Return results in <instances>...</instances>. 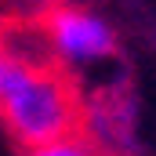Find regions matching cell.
Wrapping results in <instances>:
<instances>
[{
  "instance_id": "1",
  "label": "cell",
  "mask_w": 156,
  "mask_h": 156,
  "mask_svg": "<svg viewBox=\"0 0 156 156\" xmlns=\"http://www.w3.org/2000/svg\"><path fill=\"white\" fill-rule=\"evenodd\" d=\"M0 120L22 149H37L76 131V98L55 69L11 55L0 76Z\"/></svg>"
},
{
  "instance_id": "2",
  "label": "cell",
  "mask_w": 156,
  "mask_h": 156,
  "mask_svg": "<svg viewBox=\"0 0 156 156\" xmlns=\"http://www.w3.org/2000/svg\"><path fill=\"white\" fill-rule=\"evenodd\" d=\"M47 47L69 69H91L116 55V29L91 7H55L47 15Z\"/></svg>"
},
{
  "instance_id": "3",
  "label": "cell",
  "mask_w": 156,
  "mask_h": 156,
  "mask_svg": "<svg viewBox=\"0 0 156 156\" xmlns=\"http://www.w3.org/2000/svg\"><path fill=\"white\" fill-rule=\"evenodd\" d=\"M26 156H98L87 142L80 138H58V142H47V145H37V149H26Z\"/></svg>"
},
{
  "instance_id": "4",
  "label": "cell",
  "mask_w": 156,
  "mask_h": 156,
  "mask_svg": "<svg viewBox=\"0 0 156 156\" xmlns=\"http://www.w3.org/2000/svg\"><path fill=\"white\" fill-rule=\"evenodd\" d=\"M7 58H11V51H7V44L0 37V76H4V66H7Z\"/></svg>"
}]
</instances>
